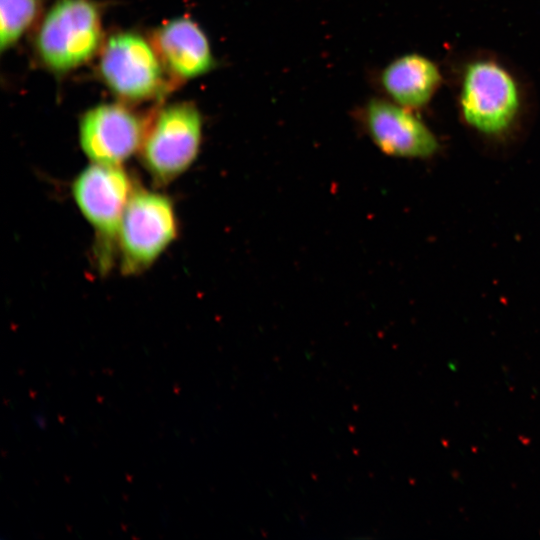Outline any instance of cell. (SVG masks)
Here are the masks:
<instances>
[{
    "label": "cell",
    "mask_w": 540,
    "mask_h": 540,
    "mask_svg": "<svg viewBox=\"0 0 540 540\" xmlns=\"http://www.w3.org/2000/svg\"><path fill=\"white\" fill-rule=\"evenodd\" d=\"M176 234L177 222L171 200L156 192L134 190L118 233L123 273L131 275L148 268Z\"/></svg>",
    "instance_id": "obj_4"
},
{
    "label": "cell",
    "mask_w": 540,
    "mask_h": 540,
    "mask_svg": "<svg viewBox=\"0 0 540 540\" xmlns=\"http://www.w3.org/2000/svg\"><path fill=\"white\" fill-rule=\"evenodd\" d=\"M40 0H0L1 50L13 46L35 20Z\"/></svg>",
    "instance_id": "obj_11"
},
{
    "label": "cell",
    "mask_w": 540,
    "mask_h": 540,
    "mask_svg": "<svg viewBox=\"0 0 540 540\" xmlns=\"http://www.w3.org/2000/svg\"><path fill=\"white\" fill-rule=\"evenodd\" d=\"M147 129L133 112L119 104H101L80 120L82 150L96 164L118 165L141 147Z\"/></svg>",
    "instance_id": "obj_8"
},
{
    "label": "cell",
    "mask_w": 540,
    "mask_h": 540,
    "mask_svg": "<svg viewBox=\"0 0 540 540\" xmlns=\"http://www.w3.org/2000/svg\"><path fill=\"white\" fill-rule=\"evenodd\" d=\"M416 112L386 97H371L357 116L368 137L384 154L426 159L435 155L440 146L434 132Z\"/></svg>",
    "instance_id": "obj_6"
},
{
    "label": "cell",
    "mask_w": 540,
    "mask_h": 540,
    "mask_svg": "<svg viewBox=\"0 0 540 540\" xmlns=\"http://www.w3.org/2000/svg\"><path fill=\"white\" fill-rule=\"evenodd\" d=\"M447 74L461 121L481 137L513 134L534 110L536 95L529 78L496 52L461 53L449 61Z\"/></svg>",
    "instance_id": "obj_1"
},
{
    "label": "cell",
    "mask_w": 540,
    "mask_h": 540,
    "mask_svg": "<svg viewBox=\"0 0 540 540\" xmlns=\"http://www.w3.org/2000/svg\"><path fill=\"white\" fill-rule=\"evenodd\" d=\"M127 173L118 165L85 168L72 184L74 200L96 231L100 264L106 268L128 201L133 193Z\"/></svg>",
    "instance_id": "obj_5"
},
{
    "label": "cell",
    "mask_w": 540,
    "mask_h": 540,
    "mask_svg": "<svg viewBox=\"0 0 540 540\" xmlns=\"http://www.w3.org/2000/svg\"><path fill=\"white\" fill-rule=\"evenodd\" d=\"M202 139V117L189 102L162 109L147 129L142 145L144 167L158 184H167L195 161Z\"/></svg>",
    "instance_id": "obj_3"
},
{
    "label": "cell",
    "mask_w": 540,
    "mask_h": 540,
    "mask_svg": "<svg viewBox=\"0 0 540 540\" xmlns=\"http://www.w3.org/2000/svg\"><path fill=\"white\" fill-rule=\"evenodd\" d=\"M100 42V15L90 0H58L44 17L36 37L42 61L60 72L85 63Z\"/></svg>",
    "instance_id": "obj_2"
},
{
    "label": "cell",
    "mask_w": 540,
    "mask_h": 540,
    "mask_svg": "<svg viewBox=\"0 0 540 540\" xmlns=\"http://www.w3.org/2000/svg\"><path fill=\"white\" fill-rule=\"evenodd\" d=\"M444 80L440 65L418 52L404 53L392 59L378 75L384 97L415 111L429 106Z\"/></svg>",
    "instance_id": "obj_9"
},
{
    "label": "cell",
    "mask_w": 540,
    "mask_h": 540,
    "mask_svg": "<svg viewBox=\"0 0 540 540\" xmlns=\"http://www.w3.org/2000/svg\"><path fill=\"white\" fill-rule=\"evenodd\" d=\"M161 59L141 36L126 32L109 38L100 58V73L109 88L122 98L143 100L162 85Z\"/></svg>",
    "instance_id": "obj_7"
},
{
    "label": "cell",
    "mask_w": 540,
    "mask_h": 540,
    "mask_svg": "<svg viewBox=\"0 0 540 540\" xmlns=\"http://www.w3.org/2000/svg\"><path fill=\"white\" fill-rule=\"evenodd\" d=\"M154 47L162 63L180 78L198 77L215 67V59L205 33L186 17L162 25L155 32Z\"/></svg>",
    "instance_id": "obj_10"
}]
</instances>
